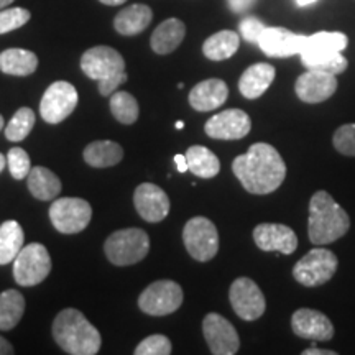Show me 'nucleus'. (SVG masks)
<instances>
[{
	"label": "nucleus",
	"instance_id": "nucleus-1",
	"mask_svg": "<svg viewBox=\"0 0 355 355\" xmlns=\"http://www.w3.org/2000/svg\"><path fill=\"white\" fill-rule=\"evenodd\" d=\"M232 171L248 193L270 194L285 181L286 165L275 146L254 144L234 159Z\"/></svg>",
	"mask_w": 355,
	"mask_h": 355
},
{
	"label": "nucleus",
	"instance_id": "nucleus-2",
	"mask_svg": "<svg viewBox=\"0 0 355 355\" xmlns=\"http://www.w3.org/2000/svg\"><path fill=\"white\" fill-rule=\"evenodd\" d=\"M51 332L55 343L66 354L96 355L101 350V332L74 308H66L58 314Z\"/></svg>",
	"mask_w": 355,
	"mask_h": 355
},
{
	"label": "nucleus",
	"instance_id": "nucleus-3",
	"mask_svg": "<svg viewBox=\"0 0 355 355\" xmlns=\"http://www.w3.org/2000/svg\"><path fill=\"white\" fill-rule=\"evenodd\" d=\"M350 227L349 214L334 201L327 191H318L309 202L308 234L316 245L339 241Z\"/></svg>",
	"mask_w": 355,
	"mask_h": 355
},
{
	"label": "nucleus",
	"instance_id": "nucleus-4",
	"mask_svg": "<svg viewBox=\"0 0 355 355\" xmlns=\"http://www.w3.org/2000/svg\"><path fill=\"white\" fill-rule=\"evenodd\" d=\"M349 40L340 32H319L306 38L301 51V61L308 69H321L332 74H340L347 69V60L343 51Z\"/></svg>",
	"mask_w": 355,
	"mask_h": 355
},
{
	"label": "nucleus",
	"instance_id": "nucleus-5",
	"mask_svg": "<svg viewBox=\"0 0 355 355\" xmlns=\"http://www.w3.org/2000/svg\"><path fill=\"white\" fill-rule=\"evenodd\" d=\"M81 69L87 78L99 83L102 96H112L127 81L125 61L110 46H94L81 56Z\"/></svg>",
	"mask_w": 355,
	"mask_h": 355
},
{
	"label": "nucleus",
	"instance_id": "nucleus-6",
	"mask_svg": "<svg viewBox=\"0 0 355 355\" xmlns=\"http://www.w3.org/2000/svg\"><path fill=\"white\" fill-rule=\"evenodd\" d=\"M104 252L110 263L117 266L139 263L148 255L150 237L145 230L137 227L117 230L105 241Z\"/></svg>",
	"mask_w": 355,
	"mask_h": 355
},
{
	"label": "nucleus",
	"instance_id": "nucleus-7",
	"mask_svg": "<svg viewBox=\"0 0 355 355\" xmlns=\"http://www.w3.org/2000/svg\"><path fill=\"white\" fill-rule=\"evenodd\" d=\"M339 260L329 248H313L293 268V277L303 286H321L334 277Z\"/></svg>",
	"mask_w": 355,
	"mask_h": 355
},
{
	"label": "nucleus",
	"instance_id": "nucleus-8",
	"mask_svg": "<svg viewBox=\"0 0 355 355\" xmlns=\"http://www.w3.org/2000/svg\"><path fill=\"white\" fill-rule=\"evenodd\" d=\"M51 272V257L44 245L28 243L13 260V278L20 286H37Z\"/></svg>",
	"mask_w": 355,
	"mask_h": 355
},
{
	"label": "nucleus",
	"instance_id": "nucleus-9",
	"mask_svg": "<svg viewBox=\"0 0 355 355\" xmlns=\"http://www.w3.org/2000/svg\"><path fill=\"white\" fill-rule=\"evenodd\" d=\"M183 242L188 254L198 261H209L219 252V232L207 217H193L183 229Z\"/></svg>",
	"mask_w": 355,
	"mask_h": 355
},
{
	"label": "nucleus",
	"instance_id": "nucleus-10",
	"mask_svg": "<svg viewBox=\"0 0 355 355\" xmlns=\"http://www.w3.org/2000/svg\"><path fill=\"white\" fill-rule=\"evenodd\" d=\"M183 304V290L173 279H158L145 288L139 298V308L148 316H168Z\"/></svg>",
	"mask_w": 355,
	"mask_h": 355
},
{
	"label": "nucleus",
	"instance_id": "nucleus-11",
	"mask_svg": "<svg viewBox=\"0 0 355 355\" xmlns=\"http://www.w3.org/2000/svg\"><path fill=\"white\" fill-rule=\"evenodd\" d=\"M92 217L91 204L81 198L56 199L50 207V220L58 232L79 234L87 227Z\"/></svg>",
	"mask_w": 355,
	"mask_h": 355
},
{
	"label": "nucleus",
	"instance_id": "nucleus-12",
	"mask_svg": "<svg viewBox=\"0 0 355 355\" xmlns=\"http://www.w3.org/2000/svg\"><path fill=\"white\" fill-rule=\"evenodd\" d=\"M78 105V91L68 81H56L48 86L40 102L43 121L56 125L74 112Z\"/></svg>",
	"mask_w": 355,
	"mask_h": 355
},
{
	"label": "nucleus",
	"instance_id": "nucleus-13",
	"mask_svg": "<svg viewBox=\"0 0 355 355\" xmlns=\"http://www.w3.org/2000/svg\"><path fill=\"white\" fill-rule=\"evenodd\" d=\"M229 300L239 318L243 321H257L263 316L266 303L259 285L250 278H237L229 291Z\"/></svg>",
	"mask_w": 355,
	"mask_h": 355
},
{
	"label": "nucleus",
	"instance_id": "nucleus-14",
	"mask_svg": "<svg viewBox=\"0 0 355 355\" xmlns=\"http://www.w3.org/2000/svg\"><path fill=\"white\" fill-rule=\"evenodd\" d=\"M202 334L214 355H234L241 347V340L232 322L217 313H209L204 318Z\"/></svg>",
	"mask_w": 355,
	"mask_h": 355
},
{
	"label": "nucleus",
	"instance_id": "nucleus-15",
	"mask_svg": "<svg viewBox=\"0 0 355 355\" xmlns=\"http://www.w3.org/2000/svg\"><path fill=\"white\" fill-rule=\"evenodd\" d=\"M252 121L247 112L241 109H227L212 115L204 130L216 140H241L248 135Z\"/></svg>",
	"mask_w": 355,
	"mask_h": 355
},
{
	"label": "nucleus",
	"instance_id": "nucleus-16",
	"mask_svg": "<svg viewBox=\"0 0 355 355\" xmlns=\"http://www.w3.org/2000/svg\"><path fill=\"white\" fill-rule=\"evenodd\" d=\"M296 96L308 104H319L337 91L336 74L321 69H308L296 79Z\"/></svg>",
	"mask_w": 355,
	"mask_h": 355
},
{
	"label": "nucleus",
	"instance_id": "nucleus-17",
	"mask_svg": "<svg viewBox=\"0 0 355 355\" xmlns=\"http://www.w3.org/2000/svg\"><path fill=\"white\" fill-rule=\"evenodd\" d=\"M133 204L139 216L146 222H162L170 214V198L159 186L144 183L133 193Z\"/></svg>",
	"mask_w": 355,
	"mask_h": 355
},
{
	"label": "nucleus",
	"instance_id": "nucleus-18",
	"mask_svg": "<svg viewBox=\"0 0 355 355\" xmlns=\"http://www.w3.org/2000/svg\"><path fill=\"white\" fill-rule=\"evenodd\" d=\"M304 35L293 33L282 26H266L261 33L259 46L266 56L288 58L301 55L306 43Z\"/></svg>",
	"mask_w": 355,
	"mask_h": 355
},
{
	"label": "nucleus",
	"instance_id": "nucleus-19",
	"mask_svg": "<svg viewBox=\"0 0 355 355\" xmlns=\"http://www.w3.org/2000/svg\"><path fill=\"white\" fill-rule=\"evenodd\" d=\"M291 329L301 339L308 340H331L334 337V326L329 318L309 308H301L293 314Z\"/></svg>",
	"mask_w": 355,
	"mask_h": 355
},
{
	"label": "nucleus",
	"instance_id": "nucleus-20",
	"mask_svg": "<svg viewBox=\"0 0 355 355\" xmlns=\"http://www.w3.org/2000/svg\"><path fill=\"white\" fill-rule=\"evenodd\" d=\"M254 241L263 252H279L290 255L298 248L295 230L283 224H260L254 229Z\"/></svg>",
	"mask_w": 355,
	"mask_h": 355
},
{
	"label": "nucleus",
	"instance_id": "nucleus-21",
	"mask_svg": "<svg viewBox=\"0 0 355 355\" xmlns=\"http://www.w3.org/2000/svg\"><path fill=\"white\" fill-rule=\"evenodd\" d=\"M227 96L229 87L222 79H206L191 89L189 104L198 112H211L219 109Z\"/></svg>",
	"mask_w": 355,
	"mask_h": 355
},
{
	"label": "nucleus",
	"instance_id": "nucleus-22",
	"mask_svg": "<svg viewBox=\"0 0 355 355\" xmlns=\"http://www.w3.org/2000/svg\"><path fill=\"white\" fill-rule=\"evenodd\" d=\"M277 71L268 63H257L243 71L239 81V91L245 99H259L272 86Z\"/></svg>",
	"mask_w": 355,
	"mask_h": 355
},
{
	"label": "nucleus",
	"instance_id": "nucleus-23",
	"mask_svg": "<svg viewBox=\"0 0 355 355\" xmlns=\"http://www.w3.org/2000/svg\"><path fill=\"white\" fill-rule=\"evenodd\" d=\"M153 12L148 6L144 3H133V6L123 8L117 13L114 20V26L121 35L125 37H133V35H139L152 24Z\"/></svg>",
	"mask_w": 355,
	"mask_h": 355
},
{
	"label": "nucleus",
	"instance_id": "nucleus-24",
	"mask_svg": "<svg viewBox=\"0 0 355 355\" xmlns=\"http://www.w3.org/2000/svg\"><path fill=\"white\" fill-rule=\"evenodd\" d=\"M186 26L181 20L168 19L157 26L152 35V50L157 55H170L183 43Z\"/></svg>",
	"mask_w": 355,
	"mask_h": 355
},
{
	"label": "nucleus",
	"instance_id": "nucleus-25",
	"mask_svg": "<svg viewBox=\"0 0 355 355\" xmlns=\"http://www.w3.org/2000/svg\"><path fill=\"white\" fill-rule=\"evenodd\" d=\"M38 68V58L24 48H8L0 53V71L10 76H30Z\"/></svg>",
	"mask_w": 355,
	"mask_h": 355
},
{
	"label": "nucleus",
	"instance_id": "nucleus-26",
	"mask_svg": "<svg viewBox=\"0 0 355 355\" xmlns=\"http://www.w3.org/2000/svg\"><path fill=\"white\" fill-rule=\"evenodd\" d=\"M26 183L33 198L40 201H53L61 193V180L55 173L44 166H35L26 176Z\"/></svg>",
	"mask_w": 355,
	"mask_h": 355
},
{
	"label": "nucleus",
	"instance_id": "nucleus-27",
	"mask_svg": "<svg viewBox=\"0 0 355 355\" xmlns=\"http://www.w3.org/2000/svg\"><path fill=\"white\" fill-rule=\"evenodd\" d=\"M123 158V148L117 141L97 140L84 148V159L87 165L94 168H109L121 163Z\"/></svg>",
	"mask_w": 355,
	"mask_h": 355
},
{
	"label": "nucleus",
	"instance_id": "nucleus-28",
	"mask_svg": "<svg viewBox=\"0 0 355 355\" xmlns=\"http://www.w3.org/2000/svg\"><path fill=\"white\" fill-rule=\"evenodd\" d=\"M241 46V37L232 30H222L204 42L202 53L207 60L224 61L237 53Z\"/></svg>",
	"mask_w": 355,
	"mask_h": 355
},
{
	"label": "nucleus",
	"instance_id": "nucleus-29",
	"mask_svg": "<svg viewBox=\"0 0 355 355\" xmlns=\"http://www.w3.org/2000/svg\"><path fill=\"white\" fill-rule=\"evenodd\" d=\"M25 234L17 220H6L0 225V265H8L24 248Z\"/></svg>",
	"mask_w": 355,
	"mask_h": 355
},
{
	"label": "nucleus",
	"instance_id": "nucleus-30",
	"mask_svg": "<svg viewBox=\"0 0 355 355\" xmlns=\"http://www.w3.org/2000/svg\"><path fill=\"white\" fill-rule=\"evenodd\" d=\"M186 159H188L189 171L198 178H206L211 180L219 175L220 171V162L209 148L201 145L189 146L186 152Z\"/></svg>",
	"mask_w": 355,
	"mask_h": 355
},
{
	"label": "nucleus",
	"instance_id": "nucleus-31",
	"mask_svg": "<svg viewBox=\"0 0 355 355\" xmlns=\"http://www.w3.org/2000/svg\"><path fill=\"white\" fill-rule=\"evenodd\" d=\"M25 313V298L20 291L6 290L0 293V331H10Z\"/></svg>",
	"mask_w": 355,
	"mask_h": 355
},
{
	"label": "nucleus",
	"instance_id": "nucleus-32",
	"mask_svg": "<svg viewBox=\"0 0 355 355\" xmlns=\"http://www.w3.org/2000/svg\"><path fill=\"white\" fill-rule=\"evenodd\" d=\"M110 112L123 125H132L139 119V102L125 91H115L110 97Z\"/></svg>",
	"mask_w": 355,
	"mask_h": 355
},
{
	"label": "nucleus",
	"instance_id": "nucleus-33",
	"mask_svg": "<svg viewBox=\"0 0 355 355\" xmlns=\"http://www.w3.org/2000/svg\"><path fill=\"white\" fill-rule=\"evenodd\" d=\"M35 125V112L30 107H21L6 125V139L10 141H21L30 135Z\"/></svg>",
	"mask_w": 355,
	"mask_h": 355
},
{
	"label": "nucleus",
	"instance_id": "nucleus-34",
	"mask_svg": "<svg viewBox=\"0 0 355 355\" xmlns=\"http://www.w3.org/2000/svg\"><path fill=\"white\" fill-rule=\"evenodd\" d=\"M30 17H32V13L21 7L0 10V35L21 28L25 24H28Z\"/></svg>",
	"mask_w": 355,
	"mask_h": 355
},
{
	"label": "nucleus",
	"instance_id": "nucleus-35",
	"mask_svg": "<svg viewBox=\"0 0 355 355\" xmlns=\"http://www.w3.org/2000/svg\"><path fill=\"white\" fill-rule=\"evenodd\" d=\"M7 165L12 178H15V180H24L32 171V162H30L28 153L24 148L8 150Z\"/></svg>",
	"mask_w": 355,
	"mask_h": 355
},
{
	"label": "nucleus",
	"instance_id": "nucleus-36",
	"mask_svg": "<svg viewBox=\"0 0 355 355\" xmlns=\"http://www.w3.org/2000/svg\"><path fill=\"white\" fill-rule=\"evenodd\" d=\"M171 343L166 336L153 334L137 345L135 355H170Z\"/></svg>",
	"mask_w": 355,
	"mask_h": 355
},
{
	"label": "nucleus",
	"instance_id": "nucleus-37",
	"mask_svg": "<svg viewBox=\"0 0 355 355\" xmlns=\"http://www.w3.org/2000/svg\"><path fill=\"white\" fill-rule=\"evenodd\" d=\"M332 144L340 155L355 157V123H345V125L337 128Z\"/></svg>",
	"mask_w": 355,
	"mask_h": 355
},
{
	"label": "nucleus",
	"instance_id": "nucleus-38",
	"mask_svg": "<svg viewBox=\"0 0 355 355\" xmlns=\"http://www.w3.org/2000/svg\"><path fill=\"white\" fill-rule=\"evenodd\" d=\"M265 24L261 20L257 19V17H245L239 25V30H241V35L247 42L257 43L259 44L261 33L265 32Z\"/></svg>",
	"mask_w": 355,
	"mask_h": 355
},
{
	"label": "nucleus",
	"instance_id": "nucleus-39",
	"mask_svg": "<svg viewBox=\"0 0 355 355\" xmlns=\"http://www.w3.org/2000/svg\"><path fill=\"white\" fill-rule=\"evenodd\" d=\"M230 10L235 13H242L255 3V0H227Z\"/></svg>",
	"mask_w": 355,
	"mask_h": 355
},
{
	"label": "nucleus",
	"instance_id": "nucleus-40",
	"mask_svg": "<svg viewBox=\"0 0 355 355\" xmlns=\"http://www.w3.org/2000/svg\"><path fill=\"white\" fill-rule=\"evenodd\" d=\"M175 163H176V168L180 173H186L189 170L188 166V159H186V155H176L175 157Z\"/></svg>",
	"mask_w": 355,
	"mask_h": 355
},
{
	"label": "nucleus",
	"instance_id": "nucleus-41",
	"mask_svg": "<svg viewBox=\"0 0 355 355\" xmlns=\"http://www.w3.org/2000/svg\"><path fill=\"white\" fill-rule=\"evenodd\" d=\"M13 352H15V350H13L12 344L0 336V355H12Z\"/></svg>",
	"mask_w": 355,
	"mask_h": 355
},
{
	"label": "nucleus",
	"instance_id": "nucleus-42",
	"mask_svg": "<svg viewBox=\"0 0 355 355\" xmlns=\"http://www.w3.org/2000/svg\"><path fill=\"white\" fill-rule=\"evenodd\" d=\"M337 352L334 350H326V349H318V347H311L308 350H304L303 355H336Z\"/></svg>",
	"mask_w": 355,
	"mask_h": 355
},
{
	"label": "nucleus",
	"instance_id": "nucleus-43",
	"mask_svg": "<svg viewBox=\"0 0 355 355\" xmlns=\"http://www.w3.org/2000/svg\"><path fill=\"white\" fill-rule=\"evenodd\" d=\"M105 6H121V3H125L127 0H101Z\"/></svg>",
	"mask_w": 355,
	"mask_h": 355
},
{
	"label": "nucleus",
	"instance_id": "nucleus-44",
	"mask_svg": "<svg viewBox=\"0 0 355 355\" xmlns=\"http://www.w3.org/2000/svg\"><path fill=\"white\" fill-rule=\"evenodd\" d=\"M318 2V0H296V3H298L300 7H306V6H311V3Z\"/></svg>",
	"mask_w": 355,
	"mask_h": 355
},
{
	"label": "nucleus",
	"instance_id": "nucleus-45",
	"mask_svg": "<svg viewBox=\"0 0 355 355\" xmlns=\"http://www.w3.org/2000/svg\"><path fill=\"white\" fill-rule=\"evenodd\" d=\"M7 165V157H3L2 153H0V173L3 171V168Z\"/></svg>",
	"mask_w": 355,
	"mask_h": 355
},
{
	"label": "nucleus",
	"instance_id": "nucleus-46",
	"mask_svg": "<svg viewBox=\"0 0 355 355\" xmlns=\"http://www.w3.org/2000/svg\"><path fill=\"white\" fill-rule=\"evenodd\" d=\"M12 2H13V0H0V10H3V8L10 6Z\"/></svg>",
	"mask_w": 355,
	"mask_h": 355
},
{
	"label": "nucleus",
	"instance_id": "nucleus-47",
	"mask_svg": "<svg viewBox=\"0 0 355 355\" xmlns=\"http://www.w3.org/2000/svg\"><path fill=\"white\" fill-rule=\"evenodd\" d=\"M2 128H6V121H3V117L0 115V130H2Z\"/></svg>",
	"mask_w": 355,
	"mask_h": 355
},
{
	"label": "nucleus",
	"instance_id": "nucleus-48",
	"mask_svg": "<svg viewBox=\"0 0 355 355\" xmlns=\"http://www.w3.org/2000/svg\"><path fill=\"white\" fill-rule=\"evenodd\" d=\"M183 127H184L183 122H176V128H178V130H181V128H183Z\"/></svg>",
	"mask_w": 355,
	"mask_h": 355
}]
</instances>
